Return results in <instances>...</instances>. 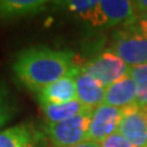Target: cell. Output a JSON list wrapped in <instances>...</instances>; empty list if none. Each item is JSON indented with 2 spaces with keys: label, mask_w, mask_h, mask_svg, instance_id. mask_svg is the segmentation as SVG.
Masks as SVG:
<instances>
[{
  "label": "cell",
  "mask_w": 147,
  "mask_h": 147,
  "mask_svg": "<svg viewBox=\"0 0 147 147\" xmlns=\"http://www.w3.org/2000/svg\"><path fill=\"white\" fill-rule=\"evenodd\" d=\"M75 59L76 55L72 50L32 45L15 54L11 69L18 84L37 92L77 66Z\"/></svg>",
  "instance_id": "1"
},
{
  "label": "cell",
  "mask_w": 147,
  "mask_h": 147,
  "mask_svg": "<svg viewBox=\"0 0 147 147\" xmlns=\"http://www.w3.org/2000/svg\"><path fill=\"white\" fill-rule=\"evenodd\" d=\"M105 49L117 54L130 67L147 65V36L135 25L118 28Z\"/></svg>",
  "instance_id": "2"
},
{
  "label": "cell",
  "mask_w": 147,
  "mask_h": 147,
  "mask_svg": "<svg viewBox=\"0 0 147 147\" xmlns=\"http://www.w3.org/2000/svg\"><path fill=\"white\" fill-rule=\"evenodd\" d=\"M92 112L93 108H88L65 121L45 124L43 131L52 147H69L86 141Z\"/></svg>",
  "instance_id": "3"
},
{
  "label": "cell",
  "mask_w": 147,
  "mask_h": 147,
  "mask_svg": "<svg viewBox=\"0 0 147 147\" xmlns=\"http://www.w3.org/2000/svg\"><path fill=\"white\" fill-rule=\"evenodd\" d=\"M80 67L84 72L100 82L105 88L127 76L130 71V66L108 49L94 54Z\"/></svg>",
  "instance_id": "4"
},
{
  "label": "cell",
  "mask_w": 147,
  "mask_h": 147,
  "mask_svg": "<svg viewBox=\"0 0 147 147\" xmlns=\"http://www.w3.org/2000/svg\"><path fill=\"white\" fill-rule=\"evenodd\" d=\"M136 21L132 1L129 0H99L94 16L93 27L112 28L126 27Z\"/></svg>",
  "instance_id": "5"
},
{
  "label": "cell",
  "mask_w": 147,
  "mask_h": 147,
  "mask_svg": "<svg viewBox=\"0 0 147 147\" xmlns=\"http://www.w3.org/2000/svg\"><path fill=\"white\" fill-rule=\"evenodd\" d=\"M118 134L135 147H147V109L132 104L123 109Z\"/></svg>",
  "instance_id": "6"
},
{
  "label": "cell",
  "mask_w": 147,
  "mask_h": 147,
  "mask_svg": "<svg viewBox=\"0 0 147 147\" xmlns=\"http://www.w3.org/2000/svg\"><path fill=\"white\" fill-rule=\"evenodd\" d=\"M79 71L80 66L77 65L61 79L34 92L38 104H64L77 99L76 76Z\"/></svg>",
  "instance_id": "7"
},
{
  "label": "cell",
  "mask_w": 147,
  "mask_h": 147,
  "mask_svg": "<svg viewBox=\"0 0 147 147\" xmlns=\"http://www.w3.org/2000/svg\"><path fill=\"white\" fill-rule=\"evenodd\" d=\"M123 109L114 108L107 104H100L94 108L87 132V140L102 144L109 136L118 132Z\"/></svg>",
  "instance_id": "8"
},
{
  "label": "cell",
  "mask_w": 147,
  "mask_h": 147,
  "mask_svg": "<svg viewBox=\"0 0 147 147\" xmlns=\"http://www.w3.org/2000/svg\"><path fill=\"white\" fill-rule=\"evenodd\" d=\"M43 129L34 123L24 121L0 131V147H45Z\"/></svg>",
  "instance_id": "9"
},
{
  "label": "cell",
  "mask_w": 147,
  "mask_h": 147,
  "mask_svg": "<svg viewBox=\"0 0 147 147\" xmlns=\"http://www.w3.org/2000/svg\"><path fill=\"white\" fill-rule=\"evenodd\" d=\"M49 4L45 0H0V26L38 16L48 10Z\"/></svg>",
  "instance_id": "10"
},
{
  "label": "cell",
  "mask_w": 147,
  "mask_h": 147,
  "mask_svg": "<svg viewBox=\"0 0 147 147\" xmlns=\"http://www.w3.org/2000/svg\"><path fill=\"white\" fill-rule=\"evenodd\" d=\"M77 86V100L90 108H97L104 103L105 87L98 82L94 77L81 70L76 76Z\"/></svg>",
  "instance_id": "11"
},
{
  "label": "cell",
  "mask_w": 147,
  "mask_h": 147,
  "mask_svg": "<svg viewBox=\"0 0 147 147\" xmlns=\"http://www.w3.org/2000/svg\"><path fill=\"white\" fill-rule=\"evenodd\" d=\"M104 104L120 109L136 104V86L130 75L105 88Z\"/></svg>",
  "instance_id": "12"
},
{
  "label": "cell",
  "mask_w": 147,
  "mask_h": 147,
  "mask_svg": "<svg viewBox=\"0 0 147 147\" xmlns=\"http://www.w3.org/2000/svg\"><path fill=\"white\" fill-rule=\"evenodd\" d=\"M39 107L42 109V113L47 123L65 121L90 108L84 105L77 99L64 104H39Z\"/></svg>",
  "instance_id": "13"
},
{
  "label": "cell",
  "mask_w": 147,
  "mask_h": 147,
  "mask_svg": "<svg viewBox=\"0 0 147 147\" xmlns=\"http://www.w3.org/2000/svg\"><path fill=\"white\" fill-rule=\"evenodd\" d=\"M53 4L74 17L91 26L93 25L98 7V0H69V1H57Z\"/></svg>",
  "instance_id": "14"
},
{
  "label": "cell",
  "mask_w": 147,
  "mask_h": 147,
  "mask_svg": "<svg viewBox=\"0 0 147 147\" xmlns=\"http://www.w3.org/2000/svg\"><path fill=\"white\" fill-rule=\"evenodd\" d=\"M20 112V105L10 86L0 76V131L4 130Z\"/></svg>",
  "instance_id": "15"
},
{
  "label": "cell",
  "mask_w": 147,
  "mask_h": 147,
  "mask_svg": "<svg viewBox=\"0 0 147 147\" xmlns=\"http://www.w3.org/2000/svg\"><path fill=\"white\" fill-rule=\"evenodd\" d=\"M129 75L136 86V105L147 109V65L130 67Z\"/></svg>",
  "instance_id": "16"
},
{
  "label": "cell",
  "mask_w": 147,
  "mask_h": 147,
  "mask_svg": "<svg viewBox=\"0 0 147 147\" xmlns=\"http://www.w3.org/2000/svg\"><path fill=\"white\" fill-rule=\"evenodd\" d=\"M100 145H102V147H135L129 141H126L123 136L119 135L118 132L112 136H109L108 139L104 140Z\"/></svg>",
  "instance_id": "17"
},
{
  "label": "cell",
  "mask_w": 147,
  "mask_h": 147,
  "mask_svg": "<svg viewBox=\"0 0 147 147\" xmlns=\"http://www.w3.org/2000/svg\"><path fill=\"white\" fill-rule=\"evenodd\" d=\"M132 6H134L136 18L147 15V0H136V1H132Z\"/></svg>",
  "instance_id": "18"
},
{
  "label": "cell",
  "mask_w": 147,
  "mask_h": 147,
  "mask_svg": "<svg viewBox=\"0 0 147 147\" xmlns=\"http://www.w3.org/2000/svg\"><path fill=\"white\" fill-rule=\"evenodd\" d=\"M132 25H135L137 28L142 32V33H144L145 36H147V15L136 18L135 24H132Z\"/></svg>",
  "instance_id": "19"
},
{
  "label": "cell",
  "mask_w": 147,
  "mask_h": 147,
  "mask_svg": "<svg viewBox=\"0 0 147 147\" xmlns=\"http://www.w3.org/2000/svg\"><path fill=\"white\" fill-rule=\"evenodd\" d=\"M69 147H102V145L99 142H96V141H88L86 140L84 142H80L77 145H74V146H69Z\"/></svg>",
  "instance_id": "20"
}]
</instances>
